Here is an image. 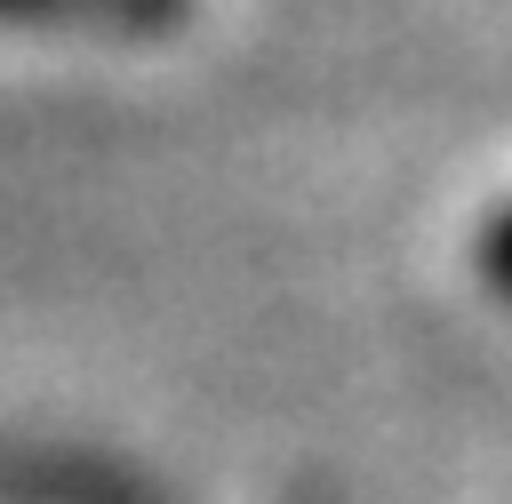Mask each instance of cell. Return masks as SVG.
I'll list each match as a JSON object with an SVG mask.
<instances>
[{"mask_svg": "<svg viewBox=\"0 0 512 504\" xmlns=\"http://www.w3.org/2000/svg\"><path fill=\"white\" fill-rule=\"evenodd\" d=\"M480 280L512 296V208H504V216H496V224L480 232Z\"/></svg>", "mask_w": 512, "mask_h": 504, "instance_id": "cell-2", "label": "cell"}, {"mask_svg": "<svg viewBox=\"0 0 512 504\" xmlns=\"http://www.w3.org/2000/svg\"><path fill=\"white\" fill-rule=\"evenodd\" d=\"M184 0H0V16L16 24H168Z\"/></svg>", "mask_w": 512, "mask_h": 504, "instance_id": "cell-1", "label": "cell"}]
</instances>
